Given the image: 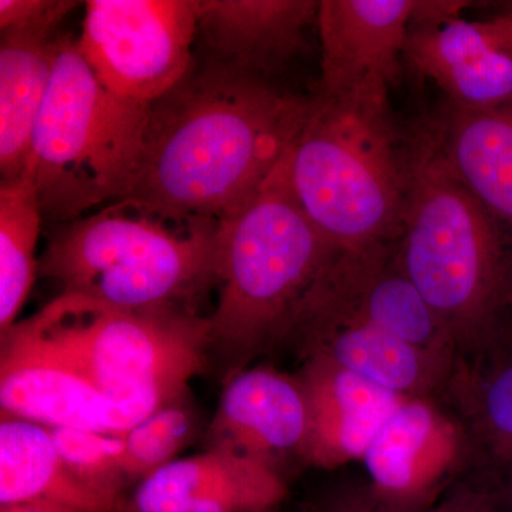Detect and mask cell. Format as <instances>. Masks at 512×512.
I'll return each instance as SVG.
<instances>
[{"label": "cell", "mask_w": 512, "mask_h": 512, "mask_svg": "<svg viewBox=\"0 0 512 512\" xmlns=\"http://www.w3.org/2000/svg\"><path fill=\"white\" fill-rule=\"evenodd\" d=\"M32 500L55 501L79 512H116L119 507L67 468L49 427L2 413L0 507Z\"/></svg>", "instance_id": "ffe728a7"}, {"label": "cell", "mask_w": 512, "mask_h": 512, "mask_svg": "<svg viewBox=\"0 0 512 512\" xmlns=\"http://www.w3.org/2000/svg\"><path fill=\"white\" fill-rule=\"evenodd\" d=\"M197 430L198 416L188 393L140 421L124 436L128 481L140 483L173 463L194 440Z\"/></svg>", "instance_id": "7402d4cb"}, {"label": "cell", "mask_w": 512, "mask_h": 512, "mask_svg": "<svg viewBox=\"0 0 512 512\" xmlns=\"http://www.w3.org/2000/svg\"><path fill=\"white\" fill-rule=\"evenodd\" d=\"M148 107L110 93L76 40H60L26 171L43 221L66 224L127 197L140 164Z\"/></svg>", "instance_id": "52a82bcc"}, {"label": "cell", "mask_w": 512, "mask_h": 512, "mask_svg": "<svg viewBox=\"0 0 512 512\" xmlns=\"http://www.w3.org/2000/svg\"><path fill=\"white\" fill-rule=\"evenodd\" d=\"M198 0H89L80 55L121 99L151 104L190 73Z\"/></svg>", "instance_id": "ba28073f"}, {"label": "cell", "mask_w": 512, "mask_h": 512, "mask_svg": "<svg viewBox=\"0 0 512 512\" xmlns=\"http://www.w3.org/2000/svg\"><path fill=\"white\" fill-rule=\"evenodd\" d=\"M494 501L490 495H466L441 505L434 512H495Z\"/></svg>", "instance_id": "4316f807"}, {"label": "cell", "mask_w": 512, "mask_h": 512, "mask_svg": "<svg viewBox=\"0 0 512 512\" xmlns=\"http://www.w3.org/2000/svg\"><path fill=\"white\" fill-rule=\"evenodd\" d=\"M77 5L70 0H0V29L15 35L53 37Z\"/></svg>", "instance_id": "d4e9b609"}, {"label": "cell", "mask_w": 512, "mask_h": 512, "mask_svg": "<svg viewBox=\"0 0 512 512\" xmlns=\"http://www.w3.org/2000/svg\"><path fill=\"white\" fill-rule=\"evenodd\" d=\"M498 20H500L501 28H503L508 42H510L512 45V20L508 18V16H504V18H500Z\"/></svg>", "instance_id": "f1b7e54d"}, {"label": "cell", "mask_w": 512, "mask_h": 512, "mask_svg": "<svg viewBox=\"0 0 512 512\" xmlns=\"http://www.w3.org/2000/svg\"><path fill=\"white\" fill-rule=\"evenodd\" d=\"M26 322L63 366L137 423L187 394L210 353L208 320L190 306L123 309L62 293Z\"/></svg>", "instance_id": "5b68a950"}, {"label": "cell", "mask_w": 512, "mask_h": 512, "mask_svg": "<svg viewBox=\"0 0 512 512\" xmlns=\"http://www.w3.org/2000/svg\"><path fill=\"white\" fill-rule=\"evenodd\" d=\"M296 379L308 406L301 457L319 467L362 458L384 420L407 399L322 359H306Z\"/></svg>", "instance_id": "9a60e30c"}, {"label": "cell", "mask_w": 512, "mask_h": 512, "mask_svg": "<svg viewBox=\"0 0 512 512\" xmlns=\"http://www.w3.org/2000/svg\"><path fill=\"white\" fill-rule=\"evenodd\" d=\"M508 18H510L512 20V13H511V15H508Z\"/></svg>", "instance_id": "4dcf8cb0"}, {"label": "cell", "mask_w": 512, "mask_h": 512, "mask_svg": "<svg viewBox=\"0 0 512 512\" xmlns=\"http://www.w3.org/2000/svg\"><path fill=\"white\" fill-rule=\"evenodd\" d=\"M456 430L424 397H407L363 454L372 487L390 503L414 511L440 477V460L456 451Z\"/></svg>", "instance_id": "e0dca14e"}, {"label": "cell", "mask_w": 512, "mask_h": 512, "mask_svg": "<svg viewBox=\"0 0 512 512\" xmlns=\"http://www.w3.org/2000/svg\"><path fill=\"white\" fill-rule=\"evenodd\" d=\"M218 225L171 220L128 201L113 202L55 225L37 275L57 282L62 293L114 308L190 306L215 284Z\"/></svg>", "instance_id": "277c9868"}, {"label": "cell", "mask_w": 512, "mask_h": 512, "mask_svg": "<svg viewBox=\"0 0 512 512\" xmlns=\"http://www.w3.org/2000/svg\"><path fill=\"white\" fill-rule=\"evenodd\" d=\"M318 13L316 0H198V32L211 59L266 79L305 50Z\"/></svg>", "instance_id": "2e32d148"}, {"label": "cell", "mask_w": 512, "mask_h": 512, "mask_svg": "<svg viewBox=\"0 0 512 512\" xmlns=\"http://www.w3.org/2000/svg\"><path fill=\"white\" fill-rule=\"evenodd\" d=\"M471 433L512 478V357L466 377Z\"/></svg>", "instance_id": "cb8c5ba5"}, {"label": "cell", "mask_w": 512, "mask_h": 512, "mask_svg": "<svg viewBox=\"0 0 512 512\" xmlns=\"http://www.w3.org/2000/svg\"><path fill=\"white\" fill-rule=\"evenodd\" d=\"M510 503L512 505V491H511V494H510Z\"/></svg>", "instance_id": "f546056e"}, {"label": "cell", "mask_w": 512, "mask_h": 512, "mask_svg": "<svg viewBox=\"0 0 512 512\" xmlns=\"http://www.w3.org/2000/svg\"><path fill=\"white\" fill-rule=\"evenodd\" d=\"M315 284L346 311L410 343L453 372L457 350L404 275L394 241L335 248Z\"/></svg>", "instance_id": "8fae6325"}, {"label": "cell", "mask_w": 512, "mask_h": 512, "mask_svg": "<svg viewBox=\"0 0 512 512\" xmlns=\"http://www.w3.org/2000/svg\"><path fill=\"white\" fill-rule=\"evenodd\" d=\"M313 512H414L377 493L375 488H357L343 491L323 501Z\"/></svg>", "instance_id": "484cf974"}, {"label": "cell", "mask_w": 512, "mask_h": 512, "mask_svg": "<svg viewBox=\"0 0 512 512\" xmlns=\"http://www.w3.org/2000/svg\"><path fill=\"white\" fill-rule=\"evenodd\" d=\"M404 59L461 109H503L512 104V45L500 22L461 16L412 22Z\"/></svg>", "instance_id": "7c38bea8"}, {"label": "cell", "mask_w": 512, "mask_h": 512, "mask_svg": "<svg viewBox=\"0 0 512 512\" xmlns=\"http://www.w3.org/2000/svg\"><path fill=\"white\" fill-rule=\"evenodd\" d=\"M417 0H322L318 96L389 109Z\"/></svg>", "instance_id": "9c48e42d"}, {"label": "cell", "mask_w": 512, "mask_h": 512, "mask_svg": "<svg viewBox=\"0 0 512 512\" xmlns=\"http://www.w3.org/2000/svg\"><path fill=\"white\" fill-rule=\"evenodd\" d=\"M285 494L276 468L207 448L144 478L116 512H269Z\"/></svg>", "instance_id": "4fadbf2b"}, {"label": "cell", "mask_w": 512, "mask_h": 512, "mask_svg": "<svg viewBox=\"0 0 512 512\" xmlns=\"http://www.w3.org/2000/svg\"><path fill=\"white\" fill-rule=\"evenodd\" d=\"M60 40L2 33L0 42V175L20 180L29 167L33 136L53 73Z\"/></svg>", "instance_id": "d6986e66"}, {"label": "cell", "mask_w": 512, "mask_h": 512, "mask_svg": "<svg viewBox=\"0 0 512 512\" xmlns=\"http://www.w3.org/2000/svg\"><path fill=\"white\" fill-rule=\"evenodd\" d=\"M397 261L457 350L485 348L507 313L512 242L447 164L433 131L407 148Z\"/></svg>", "instance_id": "7a4b0ae2"}, {"label": "cell", "mask_w": 512, "mask_h": 512, "mask_svg": "<svg viewBox=\"0 0 512 512\" xmlns=\"http://www.w3.org/2000/svg\"><path fill=\"white\" fill-rule=\"evenodd\" d=\"M0 512H79L67 505L49 500H32L25 503L2 505Z\"/></svg>", "instance_id": "83f0119b"}, {"label": "cell", "mask_w": 512, "mask_h": 512, "mask_svg": "<svg viewBox=\"0 0 512 512\" xmlns=\"http://www.w3.org/2000/svg\"><path fill=\"white\" fill-rule=\"evenodd\" d=\"M312 100L211 59L148 107L123 201L171 220L221 222L258 192L298 137Z\"/></svg>", "instance_id": "6da1fadb"}, {"label": "cell", "mask_w": 512, "mask_h": 512, "mask_svg": "<svg viewBox=\"0 0 512 512\" xmlns=\"http://www.w3.org/2000/svg\"><path fill=\"white\" fill-rule=\"evenodd\" d=\"M53 443L67 468L87 487L111 500H123L124 487L130 483L124 467V436L97 431L55 427L49 429Z\"/></svg>", "instance_id": "603a6c76"}, {"label": "cell", "mask_w": 512, "mask_h": 512, "mask_svg": "<svg viewBox=\"0 0 512 512\" xmlns=\"http://www.w3.org/2000/svg\"><path fill=\"white\" fill-rule=\"evenodd\" d=\"M282 339L295 342L303 360L322 359L404 397L427 396L451 377L429 355L346 311L313 284Z\"/></svg>", "instance_id": "30bf717a"}, {"label": "cell", "mask_w": 512, "mask_h": 512, "mask_svg": "<svg viewBox=\"0 0 512 512\" xmlns=\"http://www.w3.org/2000/svg\"><path fill=\"white\" fill-rule=\"evenodd\" d=\"M333 249L292 190L286 153L254 197L218 225L210 352L235 375L279 342Z\"/></svg>", "instance_id": "3957f363"}, {"label": "cell", "mask_w": 512, "mask_h": 512, "mask_svg": "<svg viewBox=\"0 0 512 512\" xmlns=\"http://www.w3.org/2000/svg\"><path fill=\"white\" fill-rule=\"evenodd\" d=\"M308 406L298 379L271 367L231 376L207 430V448L229 451L276 468L302 454Z\"/></svg>", "instance_id": "5bb4252c"}, {"label": "cell", "mask_w": 512, "mask_h": 512, "mask_svg": "<svg viewBox=\"0 0 512 512\" xmlns=\"http://www.w3.org/2000/svg\"><path fill=\"white\" fill-rule=\"evenodd\" d=\"M389 113L316 96L289 148L292 190L332 247H367L399 238L409 164Z\"/></svg>", "instance_id": "8992f818"}, {"label": "cell", "mask_w": 512, "mask_h": 512, "mask_svg": "<svg viewBox=\"0 0 512 512\" xmlns=\"http://www.w3.org/2000/svg\"><path fill=\"white\" fill-rule=\"evenodd\" d=\"M434 138L457 177L494 217L512 227V107H448Z\"/></svg>", "instance_id": "ac0fdd59"}, {"label": "cell", "mask_w": 512, "mask_h": 512, "mask_svg": "<svg viewBox=\"0 0 512 512\" xmlns=\"http://www.w3.org/2000/svg\"><path fill=\"white\" fill-rule=\"evenodd\" d=\"M43 215L35 184L28 174L0 184V330L5 333L16 318L39 268L36 259Z\"/></svg>", "instance_id": "44dd1931"}]
</instances>
